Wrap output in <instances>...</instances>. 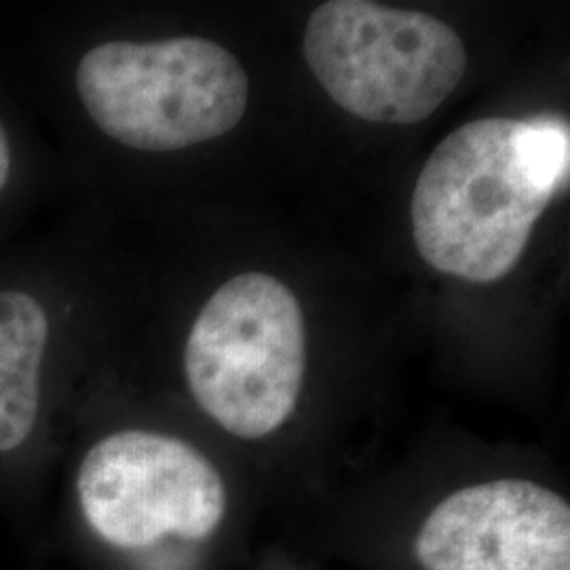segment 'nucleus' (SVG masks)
<instances>
[{
	"instance_id": "obj_1",
	"label": "nucleus",
	"mask_w": 570,
	"mask_h": 570,
	"mask_svg": "<svg viewBox=\"0 0 570 570\" xmlns=\"http://www.w3.org/2000/svg\"><path fill=\"white\" fill-rule=\"evenodd\" d=\"M569 122L558 115L461 125L438 144L414 186L419 254L463 282L503 279L551 199L569 188Z\"/></svg>"
},
{
	"instance_id": "obj_2",
	"label": "nucleus",
	"mask_w": 570,
	"mask_h": 570,
	"mask_svg": "<svg viewBox=\"0 0 570 570\" xmlns=\"http://www.w3.org/2000/svg\"><path fill=\"white\" fill-rule=\"evenodd\" d=\"M75 85L100 131L144 153L223 138L244 119L249 94L242 61L197 37L102 42L82 56Z\"/></svg>"
},
{
	"instance_id": "obj_3",
	"label": "nucleus",
	"mask_w": 570,
	"mask_h": 570,
	"mask_svg": "<svg viewBox=\"0 0 570 570\" xmlns=\"http://www.w3.org/2000/svg\"><path fill=\"white\" fill-rule=\"evenodd\" d=\"M306 367L305 315L265 273L228 279L197 315L184 346L195 402L220 428L258 440L294 414Z\"/></svg>"
},
{
	"instance_id": "obj_4",
	"label": "nucleus",
	"mask_w": 570,
	"mask_h": 570,
	"mask_svg": "<svg viewBox=\"0 0 570 570\" xmlns=\"http://www.w3.org/2000/svg\"><path fill=\"white\" fill-rule=\"evenodd\" d=\"M306 66L343 110L370 122L425 121L463 81L461 37L423 11L330 0L306 21Z\"/></svg>"
},
{
	"instance_id": "obj_5",
	"label": "nucleus",
	"mask_w": 570,
	"mask_h": 570,
	"mask_svg": "<svg viewBox=\"0 0 570 570\" xmlns=\"http://www.w3.org/2000/svg\"><path fill=\"white\" fill-rule=\"evenodd\" d=\"M75 490L87 529L115 550H148L174 537L204 541L226 513L225 480L204 452L146 429L98 440Z\"/></svg>"
},
{
	"instance_id": "obj_6",
	"label": "nucleus",
	"mask_w": 570,
	"mask_h": 570,
	"mask_svg": "<svg viewBox=\"0 0 570 570\" xmlns=\"http://www.w3.org/2000/svg\"><path fill=\"white\" fill-rule=\"evenodd\" d=\"M425 570H570V508L529 480H497L446 497L416 534Z\"/></svg>"
},
{
	"instance_id": "obj_7",
	"label": "nucleus",
	"mask_w": 570,
	"mask_h": 570,
	"mask_svg": "<svg viewBox=\"0 0 570 570\" xmlns=\"http://www.w3.org/2000/svg\"><path fill=\"white\" fill-rule=\"evenodd\" d=\"M49 315L26 289H0V454L23 449L39 425Z\"/></svg>"
},
{
	"instance_id": "obj_8",
	"label": "nucleus",
	"mask_w": 570,
	"mask_h": 570,
	"mask_svg": "<svg viewBox=\"0 0 570 570\" xmlns=\"http://www.w3.org/2000/svg\"><path fill=\"white\" fill-rule=\"evenodd\" d=\"M11 167H13L11 142H9V136H7V131H4V125L0 122V193H2V188L9 183Z\"/></svg>"
}]
</instances>
